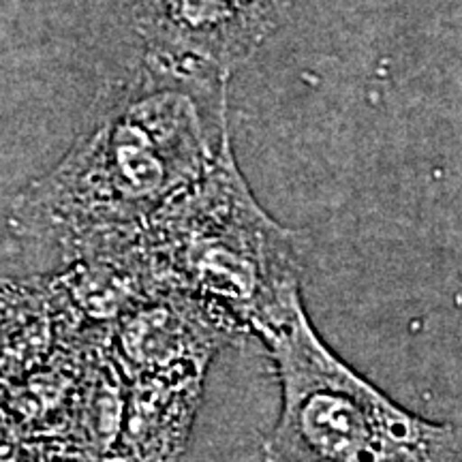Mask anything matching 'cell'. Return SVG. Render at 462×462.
Wrapping results in <instances>:
<instances>
[{"label": "cell", "instance_id": "4", "mask_svg": "<svg viewBox=\"0 0 462 462\" xmlns=\"http://www.w3.org/2000/svg\"><path fill=\"white\" fill-rule=\"evenodd\" d=\"M291 0H135L148 50L231 75L285 24Z\"/></svg>", "mask_w": 462, "mask_h": 462}, {"label": "cell", "instance_id": "2", "mask_svg": "<svg viewBox=\"0 0 462 462\" xmlns=\"http://www.w3.org/2000/svg\"><path fill=\"white\" fill-rule=\"evenodd\" d=\"M133 248L159 291L187 300L227 338L259 337L302 300V236L265 215L234 150L150 217Z\"/></svg>", "mask_w": 462, "mask_h": 462}, {"label": "cell", "instance_id": "1", "mask_svg": "<svg viewBox=\"0 0 462 462\" xmlns=\"http://www.w3.org/2000/svg\"><path fill=\"white\" fill-rule=\"evenodd\" d=\"M143 51L103 92L65 157L15 199L17 236L67 255L120 253L150 217L229 152V75Z\"/></svg>", "mask_w": 462, "mask_h": 462}, {"label": "cell", "instance_id": "3", "mask_svg": "<svg viewBox=\"0 0 462 462\" xmlns=\"http://www.w3.org/2000/svg\"><path fill=\"white\" fill-rule=\"evenodd\" d=\"M281 383L265 462H460V430L420 418L323 343L298 300L259 334Z\"/></svg>", "mask_w": 462, "mask_h": 462}]
</instances>
